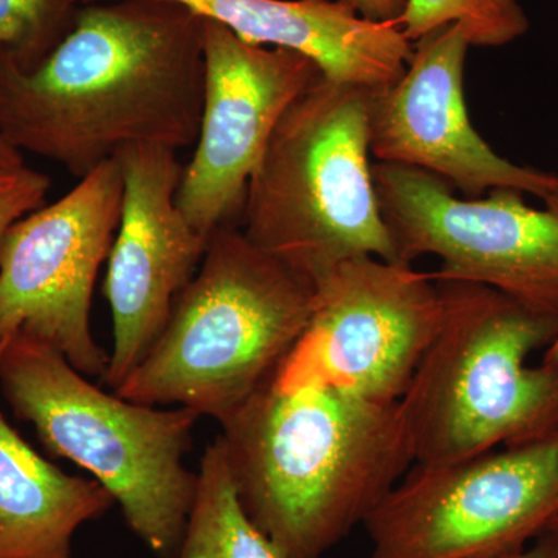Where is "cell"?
Instances as JSON below:
<instances>
[{
  "label": "cell",
  "mask_w": 558,
  "mask_h": 558,
  "mask_svg": "<svg viewBox=\"0 0 558 558\" xmlns=\"http://www.w3.org/2000/svg\"><path fill=\"white\" fill-rule=\"evenodd\" d=\"M0 388L51 454L87 470L109 492L146 548L174 557L196 494L197 475L182 461L199 413L108 395L57 349L20 333L3 339Z\"/></svg>",
  "instance_id": "6"
},
{
  "label": "cell",
  "mask_w": 558,
  "mask_h": 558,
  "mask_svg": "<svg viewBox=\"0 0 558 558\" xmlns=\"http://www.w3.org/2000/svg\"><path fill=\"white\" fill-rule=\"evenodd\" d=\"M373 175L400 263L436 256L435 281L486 286L558 317V190L534 208L513 190L458 199L438 175L403 165L377 161Z\"/></svg>",
  "instance_id": "8"
},
{
  "label": "cell",
  "mask_w": 558,
  "mask_h": 558,
  "mask_svg": "<svg viewBox=\"0 0 558 558\" xmlns=\"http://www.w3.org/2000/svg\"><path fill=\"white\" fill-rule=\"evenodd\" d=\"M113 505L98 481L62 472L0 413V558H75V532Z\"/></svg>",
  "instance_id": "15"
},
{
  "label": "cell",
  "mask_w": 558,
  "mask_h": 558,
  "mask_svg": "<svg viewBox=\"0 0 558 558\" xmlns=\"http://www.w3.org/2000/svg\"><path fill=\"white\" fill-rule=\"evenodd\" d=\"M314 299L311 281L256 247L236 223H223L159 339L116 392L220 422L274 379L303 336Z\"/></svg>",
  "instance_id": "3"
},
{
  "label": "cell",
  "mask_w": 558,
  "mask_h": 558,
  "mask_svg": "<svg viewBox=\"0 0 558 558\" xmlns=\"http://www.w3.org/2000/svg\"><path fill=\"white\" fill-rule=\"evenodd\" d=\"M0 165L2 167H20V165H24L20 150L11 148V146L3 142L2 137H0Z\"/></svg>",
  "instance_id": "22"
},
{
  "label": "cell",
  "mask_w": 558,
  "mask_h": 558,
  "mask_svg": "<svg viewBox=\"0 0 558 558\" xmlns=\"http://www.w3.org/2000/svg\"><path fill=\"white\" fill-rule=\"evenodd\" d=\"M442 315V293L429 274L374 256L347 260L315 284L310 323L271 384L399 402Z\"/></svg>",
  "instance_id": "9"
},
{
  "label": "cell",
  "mask_w": 558,
  "mask_h": 558,
  "mask_svg": "<svg viewBox=\"0 0 558 558\" xmlns=\"http://www.w3.org/2000/svg\"><path fill=\"white\" fill-rule=\"evenodd\" d=\"M438 284L442 323L398 402L414 462L450 464L557 433L558 365L527 360L556 339L558 317L486 286Z\"/></svg>",
  "instance_id": "4"
},
{
  "label": "cell",
  "mask_w": 558,
  "mask_h": 558,
  "mask_svg": "<svg viewBox=\"0 0 558 558\" xmlns=\"http://www.w3.org/2000/svg\"><path fill=\"white\" fill-rule=\"evenodd\" d=\"M72 0H0V76L31 72L72 31Z\"/></svg>",
  "instance_id": "18"
},
{
  "label": "cell",
  "mask_w": 558,
  "mask_h": 558,
  "mask_svg": "<svg viewBox=\"0 0 558 558\" xmlns=\"http://www.w3.org/2000/svg\"><path fill=\"white\" fill-rule=\"evenodd\" d=\"M542 363H548V365H558V336L554 339L553 343L543 352Z\"/></svg>",
  "instance_id": "23"
},
{
  "label": "cell",
  "mask_w": 558,
  "mask_h": 558,
  "mask_svg": "<svg viewBox=\"0 0 558 558\" xmlns=\"http://www.w3.org/2000/svg\"><path fill=\"white\" fill-rule=\"evenodd\" d=\"M469 49L454 24L414 43L400 78L371 92V157L438 175L465 199L499 189L548 199L558 175L498 156L473 128L464 97Z\"/></svg>",
  "instance_id": "12"
},
{
  "label": "cell",
  "mask_w": 558,
  "mask_h": 558,
  "mask_svg": "<svg viewBox=\"0 0 558 558\" xmlns=\"http://www.w3.org/2000/svg\"><path fill=\"white\" fill-rule=\"evenodd\" d=\"M344 2L365 20L395 24L398 27L407 7V0H344Z\"/></svg>",
  "instance_id": "20"
},
{
  "label": "cell",
  "mask_w": 558,
  "mask_h": 558,
  "mask_svg": "<svg viewBox=\"0 0 558 558\" xmlns=\"http://www.w3.org/2000/svg\"><path fill=\"white\" fill-rule=\"evenodd\" d=\"M363 526L365 558H509L558 531V432L411 465Z\"/></svg>",
  "instance_id": "7"
},
{
  "label": "cell",
  "mask_w": 558,
  "mask_h": 558,
  "mask_svg": "<svg viewBox=\"0 0 558 558\" xmlns=\"http://www.w3.org/2000/svg\"><path fill=\"white\" fill-rule=\"evenodd\" d=\"M509 558H558V531L543 535L523 553Z\"/></svg>",
  "instance_id": "21"
},
{
  "label": "cell",
  "mask_w": 558,
  "mask_h": 558,
  "mask_svg": "<svg viewBox=\"0 0 558 558\" xmlns=\"http://www.w3.org/2000/svg\"><path fill=\"white\" fill-rule=\"evenodd\" d=\"M116 159L123 199L105 281L113 349L102 377L113 391L159 339L175 300L199 269L209 240L175 204L183 174L178 150L132 145Z\"/></svg>",
  "instance_id": "13"
},
{
  "label": "cell",
  "mask_w": 558,
  "mask_h": 558,
  "mask_svg": "<svg viewBox=\"0 0 558 558\" xmlns=\"http://www.w3.org/2000/svg\"><path fill=\"white\" fill-rule=\"evenodd\" d=\"M204 76V20L186 7L83 3L38 68L0 76V137L78 179L128 146L191 148Z\"/></svg>",
  "instance_id": "1"
},
{
  "label": "cell",
  "mask_w": 558,
  "mask_h": 558,
  "mask_svg": "<svg viewBox=\"0 0 558 558\" xmlns=\"http://www.w3.org/2000/svg\"><path fill=\"white\" fill-rule=\"evenodd\" d=\"M204 106L175 204L205 238L241 215L250 179L293 101L322 75L310 58L253 46L204 20Z\"/></svg>",
  "instance_id": "11"
},
{
  "label": "cell",
  "mask_w": 558,
  "mask_h": 558,
  "mask_svg": "<svg viewBox=\"0 0 558 558\" xmlns=\"http://www.w3.org/2000/svg\"><path fill=\"white\" fill-rule=\"evenodd\" d=\"M172 558H284L242 508L220 436L202 457L189 521Z\"/></svg>",
  "instance_id": "16"
},
{
  "label": "cell",
  "mask_w": 558,
  "mask_h": 558,
  "mask_svg": "<svg viewBox=\"0 0 558 558\" xmlns=\"http://www.w3.org/2000/svg\"><path fill=\"white\" fill-rule=\"evenodd\" d=\"M238 497L284 558H322L414 464L398 402L271 380L219 422Z\"/></svg>",
  "instance_id": "2"
},
{
  "label": "cell",
  "mask_w": 558,
  "mask_h": 558,
  "mask_svg": "<svg viewBox=\"0 0 558 558\" xmlns=\"http://www.w3.org/2000/svg\"><path fill=\"white\" fill-rule=\"evenodd\" d=\"M51 189L49 175L20 165H0V241L16 220L43 207Z\"/></svg>",
  "instance_id": "19"
},
{
  "label": "cell",
  "mask_w": 558,
  "mask_h": 558,
  "mask_svg": "<svg viewBox=\"0 0 558 558\" xmlns=\"http://www.w3.org/2000/svg\"><path fill=\"white\" fill-rule=\"evenodd\" d=\"M450 24L461 28L470 47L508 46L529 31L520 0H407L399 21L400 31L413 44Z\"/></svg>",
  "instance_id": "17"
},
{
  "label": "cell",
  "mask_w": 558,
  "mask_h": 558,
  "mask_svg": "<svg viewBox=\"0 0 558 558\" xmlns=\"http://www.w3.org/2000/svg\"><path fill=\"white\" fill-rule=\"evenodd\" d=\"M83 3L98 0H72ZM244 43L299 51L325 78L377 90L405 72L414 44L398 25L365 20L344 0H171Z\"/></svg>",
  "instance_id": "14"
},
{
  "label": "cell",
  "mask_w": 558,
  "mask_h": 558,
  "mask_svg": "<svg viewBox=\"0 0 558 558\" xmlns=\"http://www.w3.org/2000/svg\"><path fill=\"white\" fill-rule=\"evenodd\" d=\"M121 199L113 157L7 230L0 241V340L20 333L57 349L84 376L105 377L109 355L92 336L90 306L119 230Z\"/></svg>",
  "instance_id": "10"
},
{
  "label": "cell",
  "mask_w": 558,
  "mask_h": 558,
  "mask_svg": "<svg viewBox=\"0 0 558 558\" xmlns=\"http://www.w3.org/2000/svg\"><path fill=\"white\" fill-rule=\"evenodd\" d=\"M371 92L319 75L282 116L245 191V236L314 288L347 260L400 263L374 185Z\"/></svg>",
  "instance_id": "5"
}]
</instances>
